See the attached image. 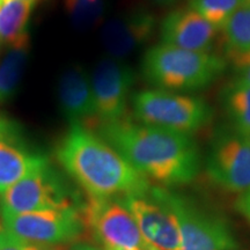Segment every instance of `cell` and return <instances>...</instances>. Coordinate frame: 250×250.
<instances>
[{
	"label": "cell",
	"mask_w": 250,
	"mask_h": 250,
	"mask_svg": "<svg viewBox=\"0 0 250 250\" xmlns=\"http://www.w3.org/2000/svg\"><path fill=\"white\" fill-rule=\"evenodd\" d=\"M94 129L134 169L161 186H183L199 173L201 154L190 134L136 123L129 117Z\"/></svg>",
	"instance_id": "cell-1"
},
{
	"label": "cell",
	"mask_w": 250,
	"mask_h": 250,
	"mask_svg": "<svg viewBox=\"0 0 250 250\" xmlns=\"http://www.w3.org/2000/svg\"><path fill=\"white\" fill-rule=\"evenodd\" d=\"M56 153L62 168L93 198L145 196L152 189L116 149L81 125H70Z\"/></svg>",
	"instance_id": "cell-2"
},
{
	"label": "cell",
	"mask_w": 250,
	"mask_h": 250,
	"mask_svg": "<svg viewBox=\"0 0 250 250\" xmlns=\"http://www.w3.org/2000/svg\"><path fill=\"white\" fill-rule=\"evenodd\" d=\"M227 62L213 52H197L160 44L151 46L142 61L144 79L156 89L190 93L213 83Z\"/></svg>",
	"instance_id": "cell-3"
},
{
	"label": "cell",
	"mask_w": 250,
	"mask_h": 250,
	"mask_svg": "<svg viewBox=\"0 0 250 250\" xmlns=\"http://www.w3.org/2000/svg\"><path fill=\"white\" fill-rule=\"evenodd\" d=\"M134 118L139 123L192 136L210 124L213 110L197 96L162 89H148L131 98Z\"/></svg>",
	"instance_id": "cell-4"
},
{
	"label": "cell",
	"mask_w": 250,
	"mask_h": 250,
	"mask_svg": "<svg viewBox=\"0 0 250 250\" xmlns=\"http://www.w3.org/2000/svg\"><path fill=\"white\" fill-rule=\"evenodd\" d=\"M85 230L105 248L145 250L147 242L123 198L88 197L80 208Z\"/></svg>",
	"instance_id": "cell-5"
},
{
	"label": "cell",
	"mask_w": 250,
	"mask_h": 250,
	"mask_svg": "<svg viewBox=\"0 0 250 250\" xmlns=\"http://www.w3.org/2000/svg\"><path fill=\"white\" fill-rule=\"evenodd\" d=\"M162 202L173 211L179 224L183 250H237V243L225 221L177 193L153 188Z\"/></svg>",
	"instance_id": "cell-6"
},
{
	"label": "cell",
	"mask_w": 250,
	"mask_h": 250,
	"mask_svg": "<svg viewBox=\"0 0 250 250\" xmlns=\"http://www.w3.org/2000/svg\"><path fill=\"white\" fill-rule=\"evenodd\" d=\"M80 208L27 213L1 211L2 228L21 241L40 246H61L78 239L85 230Z\"/></svg>",
	"instance_id": "cell-7"
},
{
	"label": "cell",
	"mask_w": 250,
	"mask_h": 250,
	"mask_svg": "<svg viewBox=\"0 0 250 250\" xmlns=\"http://www.w3.org/2000/svg\"><path fill=\"white\" fill-rule=\"evenodd\" d=\"M81 204L50 165L19 181L1 196V211L12 213L62 210Z\"/></svg>",
	"instance_id": "cell-8"
},
{
	"label": "cell",
	"mask_w": 250,
	"mask_h": 250,
	"mask_svg": "<svg viewBox=\"0 0 250 250\" xmlns=\"http://www.w3.org/2000/svg\"><path fill=\"white\" fill-rule=\"evenodd\" d=\"M134 83L136 72L125 61L107 56L96 62L90 74V83L98 124L112 123L126 117Z\"/></svg>",
	"instance_id": "cell-9"
},
{
	"label": "cell",
	"mask_w": 250,
	"mask_h": 250,
	"mask_svg": "<svg viewBox=\"0 0 250 250\" xmlns=\"http://www.w3.org/2000/svg\"><path fill=\"white\" fill-rule=\"evenodd\" d=\"M206 170L215 184L230 192L250 189V144L239 133H221L212 142Z\"/></svg>",
	"instance_id": "cell-10"
},
{
	"label": "cell",
	"mask_w": 250,
	"mask_h": 250,
	"mask_svg": "<svg viewBox=\"0 0 250 250\" xmlns=\"http://www.w3.org/2000/svg\"><path fill=\"white\" fill-rule=\"evenodd\" d=\"M158 20L145 6H133L103 22L101 41L109 57L125 61L154 35Z\"/></svg>",
	"instance_id": "cell-11"
},
{
	"label": "cell",
	"mask_w": 250,
	"mask_h": 250,
	"mask_svg": "<svg viewBox=\"0 0 250 250\" xmlns=\"http://www.w3.org/2000/svg\"><path fill=\"white\" fill-rule=\"evenodd\" d=\"M123 201L146 242L160 250H183L176 217L152 189L147 195L125 197Z\"/></svg>",
	"instance_id": "cell-12"
},
{
	"label": "cell",
	"mask_w": 250,
	"mask_h": 250,
	"mask_svg": "<svg viewBox=\"0 0 250 250\" xmlns=\"http://www.w3.org/2000/svg\"><path fill=\"white\" fill-rule=\"evenodd\" d=\"M46 165L44 155L28 148L23 127L0 114V193Z\"/></svg>",
	"instance_id": "cell-13"
},
{
	"label": "cell",
	"mask_w": 250,
	"mask_h": 250,
	"mask_svg": "<svg viewBox=\"0 0 250 250\" xmlns=\"http://www.w3.org/2000/svg\"><path fill=\"white\" fill-rule=\"evenodd\" d=\"M161 43L197 52H211L218 30L192 9H176L160 23Z\"/></svg>",
	"instance_id": "cell-14"
},
{
	"label": "cell",
	"mask_w": 250,
	"mask_h": 250,
	"mask_svg": "<svg viewBox=\"0 0 250 250\" xmlns=\"http://www.w3.org/2000/svg\"><path fill=\"white\" fill-rule=\"evenodd\" d=\"M58 102L70 125L78 124L92 130L98 124L90 77L79 65L62 72L58 80Z\"/></svg>",
	"instance_id": "cell-15"
},
{
	"label": "cell",
	"mask_w": 250,
	"mask_h": 250,
	"mask_svg": "<svg viewBox=\"0 0 250 250\" xmlns=\"http://www.w3.org/2000/svg\"><path fill=\"white\" fill-rule=\"evenodd\" d=\"M35 5L23 0H4L0 8V45L29 44L28 23Z\"/></svg>",
	"instance_id": "cell-16"
},
{
	"label": "cell",
	"mask_w": 250,
	"mask_h": 250,
	"mask_svg": "<svg viewBox=\"0 0 250 250\" xmlns=\"http://www.w3.org/2000/svg\"><path fill=\"white\" fill-rule=\"evenodd\" d=\"M221 101L234 129L241 136L250 133V85L233 80L225 87Z\"/></svg>",
	"instance_id": "cell-17"
},
{
	"label": "cell",
	"mask_w": 250,
	"mask_h": 250,
	"mask_svg": "<svg viewBox=\"0 0 250 250\" xmlns=\"http://www.w3.org/2000/svg\"><path fill=\"white\" fill-rule=\"evenodd\" d=\"M29 44L9 48L0 62V105L15 96L26 68Z\"/></svg>",
	"instance_id": "cell-18"
},
{
	"label": "cell",
	"mask_w": 250,
	"mask_h": 250,
	"mask_svg": "<svg viewBox=\"0 0 250 250\" xmlns=\"http://www.w3.org/2000/svg\"><path fill=\"white\" fill-rule=\"evenodd\" d=\"M226 55L250 52V6L243 4L223 27Z\"/></svg>",
	"instance_id": "cell-19"
},
{
	"label": "cell",
	"mask_w": 250,
	"mask_h": 250,
	"mask_svg": "<svg viewBox=\"0 0 250 250\" xmlns=\"http://www.w3.org/2000/svg\"><path fill=\"white\" fill-rule=\"evenodd\" d=\"M108 0H64V8L71 23L86 31L102 23L107 13Z\"/></svg>",
	"instance_id": "cell-20"
},
{
	"label": "cell",
	"mask_w": 250,
	"mask_h": 250,
	"mask_svg": "<svg viewBox=\"0 0 250 250\" xmlns=\"http://www.w3.org/2000/svg\"><path fill=\"white\" fill-rule=\"evenodd\" d=\"M243 4L245 0H189V8L220 31L228 19Z\"/></svg>",
	"instance_id": "cell-21"
},
{
	"label": "cell",
	"mask_w": 250,
	"mask_h": 250,
	"mask_svg": "<svg viewBox=\"0 0 250 250\" xmlns=\"http://www.w3.org/2000/svg\"><path fill=\"white\" fill-rule=\"evenodd\" d=\"M0 250H62V248L59 246H40L21 241L2 228L0 229Z\"/></svg>",
	"instance_id": "cell-22"
},
{
	"label": "cell",
	"mask_w": 250,
	"mask_h": 250,
	"mask_svg": "<svg viewBox=\"0 0 250 250\" xmlns=\"http://www.w3.org/2000/svg\"><path fill=\"white\" fill-rule=\"evenodd\" d=\"M235 73L234 80L250 85V52L227 56Z\"/></svg>",
	"instance_id": "cell-23"
},
{
	"label": "cell",
	"mask_w": 250,
	"mask_h": 250,
	"mask_svg": "<svg viewBox=\"0 0 250 250\" xmlns=\"http://www.w3.org/2000/svg\"><path fill=\"white\" fill-rule=\"evenodd\" d=\"M235 208L243 217L248 219L250 223V189L240 193L235 202Z\"/></svg>",
	"instance_id": "cell-24"
},
{
	"label": "cell",
	"mask_w": 250,
	"mask_h": 250,
	"mask_svg": "<svg viewBox=\"0 0 250 250\" xmlns=\"http://www.w3.org/2000/svg\"><path fill=\"white\" fill-rule=\"evenodd\" d=\"M71 250H99V249H96L95 247L90 245H86V243H78V245H74L72 247Z\"/></svg>",
	"instance_id": "cell-25"
},
{
	"label": "cell",
	"mask_w": 250,
	"mask_h": 250,
	"mask_svg": "<svg viewBox=\"0 0 250 250\" xmlns=\"http://www.w3.org/2000/svg\"><path fill=\"white\" fill-rule=\"evenodd\" d=\"M153 1L158 2V4H160V5H169V4H173V2L176 1V0H153Z\"/></svg>",
	"instance_id": "cell-26"
},
{
	"label": "cell",
	"mask_w": 250,
	"mask_h": 250,
	"mask_svg": "<svg viewBox=\"0 0 250 250\" xmlns=\"http://www.w3.org/2000/svg\"><path fill=\"white\" fill-rule=\"evenodd\" d=\"M145 250H160V249H158V248H156V247H154V246L149 245V243L147 242V246H146Z\"/></svg>",
	"instance_id": "cell-27"
},
{
	"label": "cell",
	"mask_w": 250,
	"mask_h": 250,
	"mask_svg": "<svg viewBox=\"0 0 250 250\" xmlns=\"http://www.w3.org/2000/svg\"><path fill=\"white\" fill-rule=\"evenodd\" d=\"M23 1H27V2H30V4L36 5V4H37V1H39V0H23Z\"/></svg>",
	"instance_id": "cell-28"
},
{
	"label": "cell",
	"mask_w": 250,
	"mask_h": 250,
	"mask_svg": "<svg viewBox=\"0 0 250 250\" xmlns=\"http://www.w3.org/2000/svg\"><path fill=\"white\" fill-rule=\"evenodd\" d=\"M245 138H246L247 140H248V143L250 144V133L247 134V136H245Z\"/></svg>",
	"instance_id": "cell-29"
},
{
	"label": "cell",
	"mask_w": 250,
	"mask_h": 250,
	"mask_svg": "<svg viewBox=\"0 0 250 250\" xmlns=\"http://www.w3.org/2000/svg\"><path fill=\"white\" fill-rule=\"evenodd\" d=\"M104 250H124V249H116V248H105Z\"/></svg>",
	"instance_id": "cell-30"
},
{
	"label": "cell",
	"mask_w": 250,
	"mask_h": 250,
	"mask_svg": "<svg viewBox=\"0 0 250 250\" xmlns=\"http://www.w3.org/2000/svg\"><path fill=\"white\" fill-rule=\"evenodd\" d=\"M245 4H247V5H249V6H250V0H245Z\"/></svg>",
	"instance_id": "cell-31"
},
{
	"label": "cell",
	"mask_w": 250,
	"mask_h": 250,
	"mask_svg": "<svg viewBox=\"0 0 250 250\" xmlns=\"http://www.w3.org/2000/svg\"><path fill=\"white\" fill-rule=\"evenodd\" d=\"M2 2H4V0H0V8H1V6H2Z\"/></svg>",
	"instance_id": "cell-32"
}]
</instances>
